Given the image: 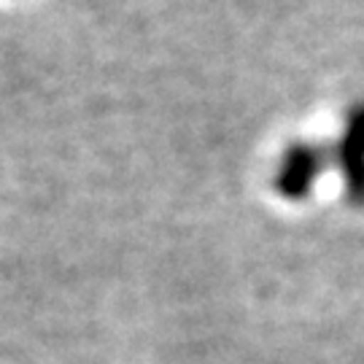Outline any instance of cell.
Wrapping results in <instances>:
<instances>
[{"label":"cell","instance_id":"1","mask_svg":"<svg viewBox=\"0 0 364 364\" xmlns=\"http://www.w3.org/2000/svg\"><path fill=\"white\" fill-rule=\"evenodd\" d=\"M329 165V154L316 144H291L281 156L275 173V189L287 200H305L313 192L318 176Z\"/></svg>","mask_w":364,"mask_h":364},{"label":"cell","instance_id":"2","mask_svg":"<svg viewBox=\"0 0 364 364\" xmlns=\"http://www.w3.org/2000/svg\"><path fill=\"white\" fill-rule=\"evenodd\" d=\"M346 197L351 205H364V103H356L346 114V127L335 146Z\"/></svg>","mask_w":364,"mask_h":364}]
</instances>
